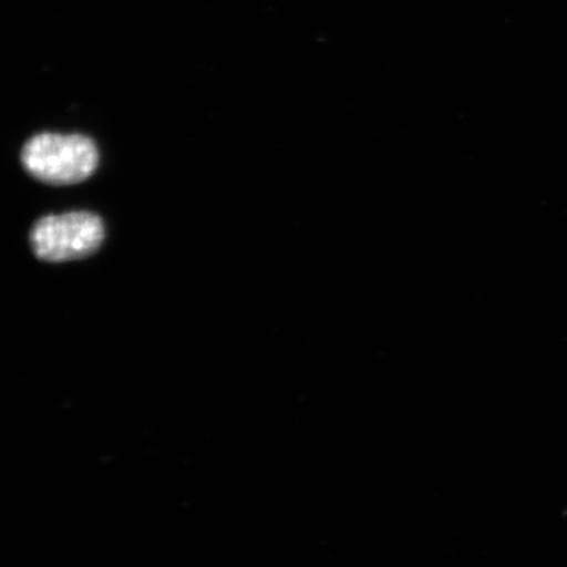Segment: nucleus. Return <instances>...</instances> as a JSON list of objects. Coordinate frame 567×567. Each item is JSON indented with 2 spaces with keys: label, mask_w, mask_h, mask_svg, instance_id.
Instances as JSON below:
<instances>
[{
  "label": "nucleus",
  "mask_w": 567,
  "mask_h": 567,
  "mask_svg": "<svg viewBox=\"0 0 567 567\" xmlns=\"http://www.w3.org/2000/svg\"><path fill=\"white\" fill-rule=\"evenodd\" d=\"M21 163L34 179L51 186H73L96 172L99 151L81 134L41 133L21 152Z\"/></svg>",
  "instance_id": "obj_1"
},
{
  "label": "nucleus",
  "mask_w": 567,
  "mask_h": 567,
  "mask_svg": "<svg viewBox=\"0 0 567 567\" xmlns=\"http://www.w3.org/2000/svg\"><path fill=\"white\" fill-rule=\"evenodd\" d=\"M104 237L101 217L90 212H70L39 219L31 231V245L39 259L63 264L95 254Z\"/></svg>",
  "instance_id": "obj_2"
}]
</instances>
